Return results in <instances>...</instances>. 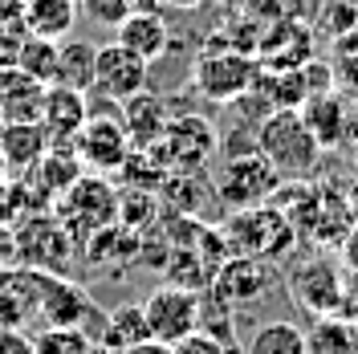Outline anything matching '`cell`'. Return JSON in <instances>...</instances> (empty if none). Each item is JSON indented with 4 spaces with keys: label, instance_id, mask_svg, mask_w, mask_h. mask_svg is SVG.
I'll list each match as a JSON object with an SVG mask.
<instances>
[{
    "label": "cell",
    "instance_id": "6da1fadb",
    "mask_svg": "<svg viewBox=\"0 0 358 354\" xmlns=\"http://www.w3.org/2000/svg\"><path fill=\"white\" fill-rule=\"evenodd\" d=\"M257 151L277 167L281 179H310L322 147L297 111H273L257 122Z\"/></svg>",
    "mask_w": 358,
    "mask_h": 354
},
{
    "label": "cell",
    "instance_id": "7a4b0ae2",
    "mask_svg": "<svg viewBox=\"0 0 358 354\" xmlns=\"http://www.w3.org/2000/svg\"><path fill=\"white\" fill-rule=\"evenodd\" d=\"M224 244L236 257H257V261H285L297 244V232L289 220L273 208V204H257V208H241L232 212V220L224 224Z\"/></svg>",
    "mask_w": 358,
    "mask_h": 354
},
{
    "label": "cell",
    "instance_id": "3957f363",
    "mask_svg": "<svg viewBox=\"0 0 358 354\" xmlns=\"http://www.w3.org/2000/svg\"><path fill=\"white\" fill-rule=\"evenodd\" d=\"M53 216L66 224V232L73 236V244H78V236L90 241L94 232L118 224V192L106 183V176H78L57 196Z\"/></svg>",
    "mask_w": 358,
    "mask_h": 354
},
{
    "label": "cell",
    "instance_id": "277c9868",
    "mask_svg": "<svg viewBox=\"0 0 358 354\" xmlns=\"http://www.w3.org/2000/svg\"><path fill=\"white\" fill-rule=\"evenodd\" d=\"M151 155L167 167V171H200L203 163H212V155L220 151V134L216 127L200 118V114H171L167 127L155 143L147 147Z\"/></svg>",
    "mask_w": 358,
    "mask_h": 354
},
{
    "label": "cell",
    "instance_id": "5b68a950",
    "mask_svg": "<svg viewBox=\"0 0 358 354\" xmlns=\"http://www.w3.org/2000/svg\"><path fill=\"white\" fill-rule=\"evenodd\" d=\"M216 199H220L224 208H232V212H241V208H257V204H268L273 192L281 187V176H277V167L268 163L257 147L248 151V155H228L216 167Z\"/></svg>",
    "mask_w": 358,
    "mask_h": 354
},
{
    "label": "cell",
    "instance_id": "8992f818",
    "mask_svg": "<svg viewBox=\"0 0 358 354\" xmlns=\"http://www.w3.org/2000/svg\"><path fill=\"white\" fill-rule=\"evenodd\" d=\"M13 241H17V265L37 269V273H62L66 261L73 257V236L66 232V224L49 212H33L13 224Z\"/></svg>",
    "mask_w": 358,
    "mask_h": 354
},
{
    "label": "cell",
    "instance_id": "52a82bcc",
    "mask_svg": "<svg viewBox=\"0 0 358 354\" xmlns=\"http://www.w3.org/2000/svg\"><path fill=\"white\" fill-rule=\"evenodd\" d=\"M285 285H289L293 302L306 306L313 318H326V313L346 318V281H342V269L334 257L313 253L306 261H293L285 273Z\"/></svg>",
    "mask_w": 358,
    "mask_h": 354
},
{
    "label": "cell",
    "instance_id": "ba28073f",
    "mask_svg": "<svg viewBox=\"0 0 358 354\" xmlns=\"http://www.w3.org/2000/svg\"><path fill=\"white\" fill-rule=\"evenodd\" d=\"M138 310H143V322H147L151 342L176 346L179 338H187V334L200 326L203 302H200V293H196V289L159 285V289H151V293L138 302Z\"/></svg>",
    "mask_w": 358,
    "mask_h": 354
},
{
    "label": "cell",
    "instance_id": "9c48e42d",
    "mask_svg": "<svg viewBox=\"0 0 358 354\" xmlns=\"http://www.w3.org/2000/svg\"><path fill=\"white\" fill-rule=\"evenodd\" d=\"M257 62L241 53V49H212V53H203L196 69H192V86L200 94L203 102H236V98H245L252 82H257Z\"/></svg>",
    "mask_w": 358,
    "mask_h": 354
},
{
    "label": "cell",
    "instance_id": "30bf717a",
    "mask_svg": "<svg viewBox=\"0 0 358 354\" xmlns=\"http://www.w3.org/2000/svg\"><path fill=\"white\" fill-rule=\"evenodd\" d=\"M69 151L90 176H118V167L131 155V139L114 114H90L86 127L69 139Z\"/></svg>",
    "mask_w": 358,
    "mask_h": 354
},
{
    "label": "cell",
    "instance_id": "8fae6325",
    "mask_svg": "<svg viewBox=\"0 0 358 354\" xmlns=\"http://www.w3.org/2000/svg\"><path fill=\"white\" fill-rule=\"evenodd\" d=\"M273 281L277 273L268 269V261L228 253L212 273V293H216V306H248V302H261Z\"/></svg>",
    "mask_w": 358,
    "mask_h": 354
},
{
    "label": "cell",
    "instance_id": "7c38bea8",
    "mask_svg": "<svg viewBox=\"0 0 358 354\" xmlns=\"http://www.w3.org/2000/svg\"><path fill=\"white\" fill-rule=\"evenodd\" d=\"M147 73H151L147 62H138L131 49H122L118 41H110L94 53V86L90 90H98L106 102L122 106L138 90H147Z\"/></svg>",
    "mask_w": 358,
    "mask_h": 354
},
{
    "label": "cell",
    "instance_id": "4fadbf2b",
    "mask_svg": "<svg viewBox=\"0 0 358 354\" xmlns=\"http://www.w3.org/2000/svg\"><path fill=\"white\" fill-rule=\"evenodd\" d=\"M90 293L78 281H69L62 273H45L41 277V297H37V318L45 326H86L90 318Z\"/></svg>",
    "mask_w": 358,
    "mask_h": 354
},
{
    "label": "cell",
    "instance_id": "5bb4252c",
    "mask_svg": "<svg viewBox=\"0 0 358 354\" xmlns=\"http://www.w3.org/2000/svg\"><path fill=\"white\" fill-rule=\"evenodd\" d=\"M90 106H86V94L82 90H69V86H45L41 94V131L49 134V143L57 147H69V139L86 127Z\"/></svg>",
    "mask_w": 358,
    "mask_h": 354
},
{
    "label": "cell",
    "instance_id": "9a60e30c",
    "mask_svg": "<svg viewBox=\"0 0 358 354\" xmlns=\"http://www.w3.org/2000/svg\"><path fill=\"white\" fill-rule=\"evenodd\" d=\"M41 277H45V273L24 269V265H4V269H0V326L21 330L29 318H37Z\"/></svg>",
    "mask_w": 358,
    "mask_h": 354
},
{
    "label": "cell",
    "instance_id": "2e32d148",
    "mask_svg": "<svg viewBox=\"0 0 358 354\" xmlns=\"http://www.w3.org/2000/svg\"><path fill=\"white\" fill-rule=\"evenodd\" d=\"M167 118H171L167 102L159 94H151V90H138L134 98H127L118 106V122H122V131L131 139V147H151L159 134H163Z\"/></svg>",
    "mask_w": 358,
    "mask_h": 354
},
{
    "label": "cell",
    "instance_id": "e0dca14e",
    "mask_svg": "<svg viewBox=\"0 0 358 354\" xmlns=\"http://www.w3.org/2000/svg\"><path fill=\"white\" fill-rule=\"evenodd\" d=\"M114 33H118V45L131 49L134 57L147 62V66H155L167 53V45H171V29H167V21L159 13H131Z\"/></svg>",
    "mask_w": 358,
    "mask_h": 354
},
{
    "label": "cell",
    "instance_id": "ac0fdd59",
    "mask_svg": "<svg viewBox=\"0 0 358 354\" xmlns=\"http://www.w3.org/2000/svg\"><path fill=\"white\" fill-rule=\"evenodd\" d=\"M21 8V24L29 37H45V41H66L78 21V0H17Z\"/></svg>",
    "mask_w": 358,
    "mask_h": 354
},
{
    "label": "cell",
    "instance_id": "d6986e66",
    "mask_svg": "<svg viewBox=\"0 0 358 354\" xmlns=\"http://www.w3.org/2000/svg\"><path fill=\"white\" fill-rule=\"evenodd\" d=\"M297 114L306 118V127L313 131V139H317V147L322 151H334V147H342V139H346V102L338 98V94H310L301 106H297Z\"/></svg>",
    "mask_w": 358,
    "mask_h": 354
},
{
    "label": "cell",
    "instance_id": "ffe728a7",
    "mask_svg": "<svg viewBox=\"0 0 358 354\" xmlns=\"http://www.w3.org/2000/svg\"><path fill=\"white\" fill-rule=\"evenodd\" d=\"M45 151H49V134L41 131V122H4V131H0V159L4 163L33 171Z\"/></svg>",
    "mask_w": 358,
    "mask_h": 354
},
{
    "label": "cell",
    "instance_id": "44dd1931",
    "mask_svg": "<svg viewBox=\"0 0 358 354\" xmlns=\"http://www.w3.org/2000/svg\"><path fill=\"white\" fill-rule=\"evenodd\" d=\"M310 354H358V318H342V313H326L313 322L306 334Z\"/></svg>",
    "mask_w": 358,
    "mask_h": 354
},
{
    "label": "cell",
    "instance_id": "7402d4cb",
    "mask_svg": "<svg viewBox=\"0 0 358 354\" xmlns=\"http://www.w3.org/2000/svg\"><path fill=\"white\" fill-rule=\"evenodd\" d=\"M245 354H310V346H306V330L297 322L273 318V322H261L252 330Z\"/></svg>",
    "mask_w": 358,
    "mask_h": 354
},
{
    "label": "cell",
    "instance_id": "603a6c76",
    "mask_svg": "<svg viewBox=\"0 0 358 354\" xmlns=\"http://www.w3.org/2000/svg\"><path fill=\"white\" fill-rule=\"evenodd\" d=\"M94 45L86 41H57V73H53V86H69V90H82L86 94L94 86Z\"/></svg>",
    "mask_w": 358,
    "mask_h": 354
},
{
    "label": "cell",
    "instance_id": "cb8c5ba5",
    "mask_svg": "<svg viewBox=\"0 0 358 354\" xmlns=\"http://www.w3.org/2000/svg\"><path fill=\"white\" fill-rule=\"evenodd\" d=\"M147 322H143V310L138 306H122V310L106 313V330L98 334V346L106 354H127L134 351L138 342H147Z\"/></svg>",
    "mask_w": 358,
    "mask_h": 354
},
{
    "label": "cell",
    "instance_id": "d4e9b609",
    "mask_svg": "<svg viewBox=\"0 0 358 354\" xmlns=\"http://www.w3.org/2000/svg\"><path fill=\"white\" fill-rule=\"evenodd\" d=\"M13 66L21 69L24 78H33L37 86H53V73H57V41H45V37H24Z\"/></svg>",
    "mask_w": 358,
    "mask_h": 354
},
{
    "label": "cell",
    "instance_id": "484cf974",
    "mask_svg": "<svg viewBox=\"0 0 358 354\" xmlns=\"http://www.w3.org/2000/svg\"><path fill=\"white\" fill-rule=\"evenodd\" d=\"M33 354H94V338L82 326H45L33 334Z\"/></svg>",
    "mask_w": 358,
    "mask_h": 354
},
{
    "label": "cell",
    "instance_id": "4316f807",
    "mask_svg": "<svg viewBox=\"0 0 358 354\" xmlns=\"http://www.w3.org/2000/svg\"><path fill=\"white\" fill-rule=\"evenodd\" d=\"M78 13H86L102 29H118L134 13V0H78Z\"/></svg>",
    "mask_w": 358,
    "mask_h": 354
},
{
    "label": "cell",
    "instance_id": "83f0119b",
    "mask_svg": "<svg viewBox=\"0 0 358 354\" xmlns=\"http://www.w3.org/2000/svg\"><path fill=\"white\" fill-rule=\"evenodd\" d=\"M167 351L171 354H241V346H232V342H224V338L196 326L187 338H179L176 346H167Z\"/></svg>",
    "mask_w": 358,
    "mask_h": 354
},
{
    "label": "cell",
    "instance_id": "f1b7e54d",
    "mask_svg": "<svg viewBox=\"0 0 358 354\" xmlns=\"http://www.w3.org/2000/svg\"><path fill=\"white\" fill-rule=\"evenodd\" d=\"M334 261H338V269H342V273H355L358 277V224H350V228H346V232H342V241L334 244Z\"/></svg>",
    "mask_w": 358,
    "mask_h": 354
},
{
    "label": "cell",
    "instance_id": "f546056e",
    "mask_svg": "<svg viewBox=\"0 0 358 354\" xmlns=\"http://www.w3.org/2000/svg\"><path fill=\"white\" fill-rule=\"evenodd\" d=\"M0 354H33V338L24 330L0 326Z\"/></svg>",
    "mask_w": 358,
    "mask_h": 354
},
{
    "label": "cell",
    "instance_id": "4dcf8cb0",
    "mask_svg": "<svg viewBox=\"0 0 358 354\" xmlns=\"http://www.w3.org/2000/svg\"><path fill=\"white\" fill-rule=\"evenodd\" d=\"M17 265V241H13V220L0 216V269Z\"/></svg>",
    "mask_w": 358,
    "mask_h": 354
},
{
    "label": "cell",
    "instance_id": "1f68e13d",
    "mask_svg": "<svg viewBox=\"0 0 358 354\" xmlns=\"http://www.w3.org/2000/svg\"><path fill=\"white\" fill-rule=\"evenodd\" d=\"M203 0H155V13H196Z\"/></svg>",
    "mask_w": 358,
    "mask_h": 354
},
{
    "label": "cell",
    "instance_id": "d6a6232c",
    "mask_svg": "<svg viewBox=\"0 0 358 354\" xmlns=\"http://www.w3.org/2000/svg\"><path fill=\"white\" fill-rule=\"evenodd\" d=\"M346 208H350V220L358 224V179L346 183Z\"/></svg>",
    "mask_w": 358,
    "mask_h": 354
},
{
    "label": "cell",
    "instance_id": "836d02e7",
    "mask_svg": "<svg viewBox=\"0 0 358 354\" xmlns=\"http://www.w3.org/2000/svg\"><path fill=\"white\" fill-rule=\"evenodd\" d=\"M127 354H171V351H167L163 342H151V338H147V342H138V346H134V351H127Z\"/></svg>",
    "mask_w": 358,
    "mask_h": 354
},
{
    "label": "cell",
    "instance_id": "e575fe53",
    "mask_svg": "<svg viewBox=\"0 0 358 354\" xmlns=\"http://www.w3.org/2000/svg\"><path fill=\"white\" fill-rule=\"evenodd\" d=\"M4 196H8V176L0 171V208H4Z\"/></svg>",
    "mask_w": 358,
    "mask_h": 354
},
{
    "label": "cell",
    "instance_id": "d590c367",
    "mask_svg": "<svg viewBox=\"0 0 358 354\" xmlns=\"http://www.w3.org/2000/svg\"><path fill=\"white\" fill-rule=\"evenodd\" d=\"M355 118H358V98H355Z\"/></svg>",
    "mask_w": 358,
    "mask_h": 354
}]
</instances>
